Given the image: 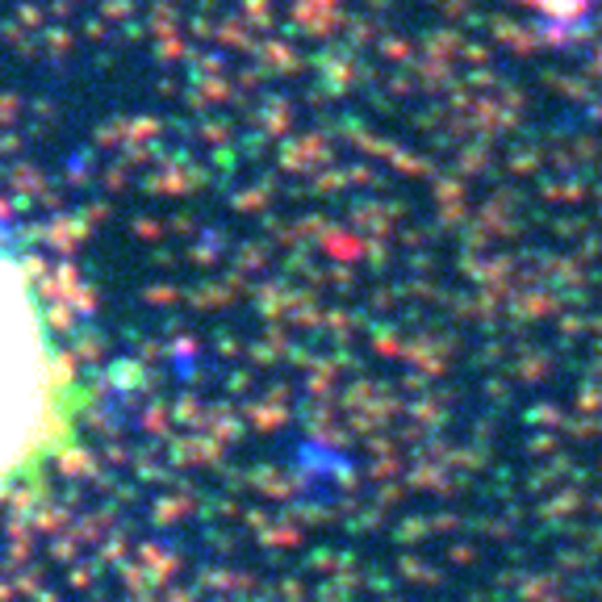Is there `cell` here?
Segmentation results:
<instances>
[{
    "mask_svg": "<svg viewBox=\"0 0 602 602\" xmlns=\"http://www.w3.org/2000/svg\"><path fill=\"white\" fill-rule=\"evenodd\" d=\"M84 414L89 389L38 276L0 243V506L72 456Z\"/></svg>",
    "mask_w": 602,
    "mask_h": 602,
    "instance_id": "cell-1",
    "label": "cell"
}]
</instances>
